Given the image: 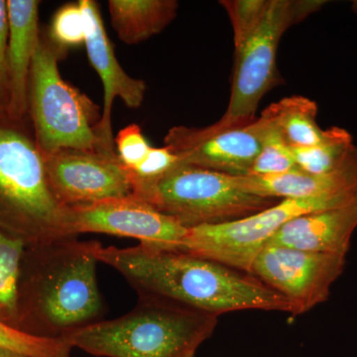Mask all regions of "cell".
Here are the masks:
<instances>
[{
	"instance_id": "cell-16",
	"label": "cell",
	"mask_w": 357,
	"mask_h": 357,
	"mask_svg": "<svg viewBox=\"0 0 357 357\" xmlns=\"http://www.w3.org/2000/svg\"><path fill=\"white\" fill-rule=\"evenodd\" d=\"M39 6L37 0H7L9 100L6 112L16 121L28 114L30 70L41 36Z\"/></svg>"
},
{
	"instance_id": "cell-2",
	"label": "cell",
	"mask_w": 357,
	"mask_h": 357,
	"mask_svg": "<svg viewBox=\"0 0 357 357\" xmlns=\"http://www.w3.org/2000/svg\"><path fill=\"white\" fill-rule=\"evenodd\" d=\"M98 241L77 237L25 248L16 328L45 338H65L102 321L105 304L96 279ZM28 246V245H27Z\"/></svg>"
},
{
	"instance_id": "cell-12",
	"label": "cell",
	"mask_w": 357,
	"mask_h": 357,
	"mask_svg": "<svg viewBox=\"0 0 357 357\" xmlns=\"http://www.w3.org/2000/svg\"><path fill=\"white\" fill-rule=\"evenodd\" d=\"M164 143L177 156L178 163L231 177L249 175L261 150L252 122L223 130L211 126L203 128L176 126L169 130Z\"/></svg>"
},
{
	"instance_id": "cell-17",
	"label": "cell",
	"mask_w": 357,
	"mask_h": 357,
	"mask_svg": "<svg viewBox=\"0 0 357 357\" xmlns=\"http://www.w3.org/2000/svg\"><path fill=\"white\" fill-rule=\"evenodd\" d=\"M176 0H110L112 25L123 43L135 45L159 34L177 16Z\"/></svg>"
},
{
	"instance_id": "cell-5",
	"label": "cell",
	"mask_w": 357,
	"mask_h": 357,
	"mask_svg": "<svg viewBox=\"0 0 357 357\" xmlns=\"http://www.w3.org/2000/svg\"><path fill=\"white\" fill-rule=\"evenodd\" d=\"M62 57L63 52L41 35L28 89V112L37 146L43 156L62 149L107 152L96 134L100 107L61 77L58 62Z\"/></svg>"
},
{
	"instance_id": "cell-19",
	"label": "cell",
	"mask_w": 357,
	"mask_h": 357,
	"mask_svg": "<svg viewBox=\"0 0 357 357\" xmlns=\"http://www.w3.org/2000/svg\"><path fill=\"white\" fill-rule=\"evenodd\" d=\"M26 244L0 229V321L17 326L18 293Z\"/></svg>"
},
{
	"instance_id": "cell-15",
	"label": "cell",
	"mask_w": 357,
	"mask_h": 357,
	"mask_svg": "<svg viewBox=\"0 0 357 357\" xmlns=\"http://www.w3.org/2000/svg\"><path fill=\"white\" fill-rule=\"evenodd\" d=\"M356 227L357 201L342 208L314 211L294 218L283 225L266 245L347 256Z\"/></svg>"
},
{
	"instance_id": "cell-22",
	"label": "cell",
	"mask_w": 357,
	"mask_h": 357,
	"mask_svg": "<svg viewBox=\"0 0 357 357\" xmlns=\"http://www.w3.org/2000/svg\"><path fill=\"white\" fill-rule=\"evenodd\" d=\"M0 347L28 357H70L73 347L64 338L30 335L0 321Z\"/></svg>"
},
{
	"instance_id": "cell-21",
	"label": "cell",
	"mask_w": 357,
	"mask_h": 357,
	"mask_svg": "<svg viewBox=\"0 0 357 357\" xmlns=\"http://www.w3.org/2000/svg\"><path fill=\"white\" fill-rule=\"evenodd\" d=\"M252 126L259 138L261 150L249 175H274L298 169L292 148L264 112L258 119L256 117Z\"/></svg>"
},
{
	"instance_id": "cell-9",
	"label": "cell",
	"mask_w": 357,
	"mask_h": 357,
	"mask_svg": "<svg viewBox=\"0 0 357 357\" xmlns=\"http://www.w3.org/2000/svg\"><path fill=\"white\" fill-rule=\"evenodd\" d=\"M345 257L265 245L249 274L285 298L293 316H299L328 300L333 284L344 272Z\"/></svg>"
},
{
	"instance_id": "cell-24",
	"label": "cell",
	"mask_w": 357,
	"mask_h": 357,
	"mask_svg": "<svg viewBox=\"0 0 357 357\" xmlns=\"http://www.w3.org/2000/svg\"><path fill=\"white\" fill-rule=\"evenodd\" d=\"M52 43L65 53L86 42V22L79 2L61 7L52 20L48 34Z\"/></svg>"
},
{
	"instance_id": "cell-4",
	"label": "cell",
	"mask_w": 357,
	"mask_h": 357,
	"mask_svg": "<svg viewBox=\"0 0 357 357\" xmlns=\"http://www.w3.org/2000/svg\"><path fill=\"white\" fill-rule=\"evenodd\" d=\"M218 316L153 298L119 318L100 321L64 338L73 349L102 357H189L210 338Z\"/></svg>"
},
{
	"instance_id": "cell-18",
	"label": "cell",
	"mask_w": 357,
	"mask_h": 357,
	"mask_svg": "<svg viewBox=\"0 0 357 357\" xmlns=\"http://www.w3.org/2000/svg\"><path fill=\"white\" fill-rule=\"evenodd\" d=\"M318 105L302 96L282 98L264 109L291 148H305L318 144L324 136L319 128Z\"/></svg>"
},
{
	"instance_id": "cell-23",
	"label": "cell",
	"mask_w": 357,
	"mask_h": 357,
	"mask_svg": "<svg viewBox=\"0 0 357 357\" xmlns=\"http://www.w3.org/2000/svg\"><path fill=\"white\" fill-rule=\"evenodd\" d=\"M220 3L231 21L234 47L238 50L264 20L270 0H222Z\"/></svg>"
},
{
	"instance_id": "cell-26",
	"label": "cell",
	"mask_w": 357,
	"mask_h": 357,
	"mask_svg": "<svg viewBox=\"0 0 357 357\" xmlns=\"http://www.w3.org/2000/svg\"><path fill=\"white\" fill-rule=\"evenodd\" d=\"M178 160L168 148L152 147L149 154L140 166L134 170H128L134 182L153 180L168 172L174 166L177 165Z\"/></svg>"
},
{
	"instance_id": "cell-7",
	"label": "cell",
	"mask_w": 357,
	"mask_h": 357,
	"mask_svg": "<svg viewBox=\"0 0 357 357\" xmlns=\"http://www.w3.org/2000/svg\"><path fill=\"white\" fill-rule=\"evenodd\" d=\"M326 3L325 0H270L261 24L236 50L229 105L222 119L211 124L213 128H241L255 121L263 96L279 84L277 52L284 33Z\"/></svg>"
},
{
	"instance_id": "cell-8",
	"label": "cell",
	"mask_w": 357,
	"mask_h": 357,
	"mask_svg": "<svg viewBox=\"0 0 357 357\" xmlns=\"http://www.w3.org/2000/svg\"><path fill=\"white\" fill-rule=\"evenodd\" d=\"M357 196L286 199L241 220L189 229L180 250L250 273L251 265L283 225L307 213L342 208Z\"/></svg>"
},
{
	"instance_id": "cell-29",
	"label": "cell",
	"mask_w": 357,
	"mask_h": 357,
	"mask_svg": "<svg viewBox=\"0 0 357 357\" xmlns=\"http://www.w3.org/2000/svg\"><path fill=\"white\" fill-rule=\"evenodd\" d=\"M351 8L352 10H354V13L357 14V0H354V1H352Z\"/></svg>"
},
{
	"instance_id": "cell-13",
	"label": "cell",
	"mask_w": 357,
	"mask_h": 357,
	"mask_svg": "<svg viewBox=\"0 0 357 357\" xmlns=\"http://www.w3.org/2000/svg\"><path fill=\"white\" fill-rule=\"evenodd\" d=\"M86 22V48L89 62L102 82L103 109L96 126L103 150L116 153L112 136V110L114 98H121L129 109H138L144 100L146 84L133 79L115 57L114 45L107 37L100 7L93 0H79Z\"/></svg>"
},
{
	"instance_id": "cell-25",
	"label": "cell",
	"mask_w": 357,
	"mask_h": 357,
	"mask_svg": "<svg viewBox=\"0 0 357 357\" xmlns=\"http://www.w3.org/2000/svg\"><path fill=\"white\" fill-rule=\"evenodd\" d=\"M114 144L121 163L130 171L144 162L152 148L137 124H130L121 129L114 139Z\"/></svg>"
},
{
	"instance_id": "cell-20",
	"label": "cell",
	"mask_w": 357,
	"mask_h": 357,
	"mask_svg": "<svg viewBox=\"0 0 357 357\" xmlns=\"http://www.w3.org/2000/svg\"><path fill=\"white\" fill-rule=\"evenodd\" d=\"M354 147L351 134L344 128L333 126L324 131L318 144L292 148V151L299 170L309 174H325L342 165Z\"/></svg>"
},
{
	"instance_id": "cell-11",
	"label": "cell",
	"mask_w": 357,
	"mask_h": 357,
	"mask_svg": "<svg viewBox=\"0 0 357 357\" xmlns=\"http://www.w3.org/2000/svg\"><path fill=\"white\" fill-rule=\"evenodd\" d=\"M70 210L72 232L76 237L95 232L130 237L155 248L180 249L189 231L175 218L136 196Z\"/></svg>"
},
{
	"instance_id": "cell-1",
	"label": "cell",
	"mask_w": 357,
	"mask_h": 357,
	"mask_svg": "<svg viewBox=\"0 0 357 357\" xmlns=\"http://www.w3.org/2000/svg\"><path fill=\"white\" fill-rule=\"evenodd\" d=\"M98 262L114 268L139 297L168 301L208 314L263 310L292 314L290 303L251 274L185 252L139 245L103 248Z\"/></svg>"
},
{
	"instance_id": "cell-10",
	"label": "cell",
	"mask_w": 357,
	"mask_h": 357,
	"mask_svg": "<svg viewBox=\"0 0 357 357\" xmlns=\"http://www.w3.org/2000/svg\"><path fill=\"white\" fill-rule=\"evenodd\" d=\"M43 157L51 191L66 208L134 196L132 177L116 153L62 149Z\"/></svg>"
},
{
	"instance_id": "cell-6",
	"label": "cell",
	"mask_w": 357,
	"mask_h": 357,
	"mask_svg": "<svg viewBox=\"0 0 357 357\" xmlns=\"http://www.w3.org/2000/svg\"><path fill=\"white\" fill-rule=\"evenodd\" d=\"M134 196L187 229L234 222L278 203L241 191L230 176L182 163L153 180L134 182Z\"/></svg>"
},
{
	"instance_id": "cell-27",
	"label": "cell",
	"mask_w": 357,
	"mask_h": 357,
	"mask_svg": "<svg viewBox=\"0 0 357 357\" xmlns=\"http://www.w3.org/2000/svg\"><path fill=\"white\" fill-rule=\"evenodd\" d=\"M8 40L7 1L0 0V110H6L9 100Z\"/></svg>"
},
{
	"instance_id": "cell-14",
	"label": "cell",
	"mask_w": 357,
	"mask_h": 357,
	"mask_svg": "<svg viewBox=\"0 0 357 357\" xmlns=\"http://www.w3.org/2000/svg\"><path fill=\"white\" fill-rule=\"evenodd\" d=\"M244 192L273 199H311L357 196V146L335 170L309 174L299 169L274 175L231 177Z\"/></svg>"
},
{
	"instance_id": "cell-30",
	"label": "cell",
	"mask_w": 357,
	"mask_h": 357,
	"mask_svg": "<svg viewBox=\"0 0 357 357\" xmlns=\"http://www.w3.org/2000/svg\"><path fill=\"white\" fill-rule=\"evenodd\" d=\"M189 357H195V356H189Z\"/></svg>"
},
{
	"instance_id": "cell-3",
	"label": "cell",
	"mask_w": 357,
	"mask_h": 357,
	"mask_svg": "<svg viewBox=\"0 0 357 357\" xmlns=\"http://www.w3.org/2000/svg\"><path fill=\"white\" fill-rule=\"evenodd\" d=\"M24 121L0 110V229L26 245L76 237L70 210L52 192L43 155Z\"/></svg>"
},
{
	"instance_id": "cell-28",
	"label": "cell",
	"mask_w": 357,
	"mask_h": 357,
	"mask_svg": "<svg viewBox=\"0 0 357 357\" xmlns=\"http://www.w3.org/2000/svg\"><path fill=\"white\" fill-rule=\"evenodd\" d=\"M0 357H28L18 352L10 351V349H2L0 347Z\"/></svg>"
}]
</instances>
